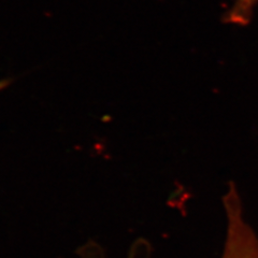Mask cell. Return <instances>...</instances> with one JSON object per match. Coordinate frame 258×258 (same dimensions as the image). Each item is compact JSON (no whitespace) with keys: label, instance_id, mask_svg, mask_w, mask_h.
<instances>
[{"label":"cell","instance_id":"cell-1","mask_svg":"<svg viewBox=\"0 0 258 258\" xmlns=\"http://www.w3.org/2000/svg\"><path fill=\"white\" fill-rule=\"evenodd\" d=\"M227 230L222 258H258V237L244 219L235 182H229L223 197Z\"/></svg>","mask_w":258,"mask_h":258},{"label":"cell","instance_id":"cell-3","mask_svg":"<svg viewBox=\"0 0 258 258\" xmlns=\"http://www.w3.org/2000/svg\"><path fill=\"white\" fill-rule=\"evenodd\" d=\"M258 0H233V4L223 15V22L227 25L245 27L251 23Z\"/></svg>","mask_w":258,"mask_h":258},{"label":"cell","instance_id":"cell-2","mask_svg":"<svg viewBox=\"0 0 258 258\" xmlns=\"http://www.w3.org/2000/svg\"><path fill=\"white\" fill-rule=\"evenodd\" d=\"M151 245L147 240L139 239L132 245L126 258H150ZM79 258H107L104 249L94 241H90L78 249Z\"/></svg>","mask_w":258,"mask_h":258}]
</instances>
